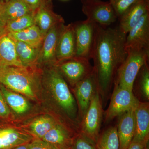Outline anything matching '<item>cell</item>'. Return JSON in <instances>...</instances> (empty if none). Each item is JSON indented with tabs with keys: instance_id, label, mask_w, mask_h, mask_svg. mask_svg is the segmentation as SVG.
<instances>
[{
	"instance_id": "6da1fadb",
	"label": "cell",
	"mask_w": 149,
	"mask_h": 149,
	"mask_svg": "<svg viewBox=\"0 0 149 149\" xmlns=\"http://www.w3.org/2000/svg\"><path fill=\"white\" fill-rule=\"evenodd\" d=\"M127 35L119 28L96 24L91 58L94 61L99 92L102 96L108 93L117 70L126 58Z\"/></svg>"
},
{
	"instance_id": "7a4b0ae2",
	"label": "cell",
	"mask_w": 149,
	"mask_h": 149,
	"mask_svg": "<svg viewBox=\"0 0 149 149\" xmlns=\"http://www.w3.org/2000/svg\"><path fill=\"white\" fill-rule=\"evenodd\" d=\"M46 82L68 130L74 135L80 133L81 121L76 100L56 67L48 70Z\"/></svg>"
},
{
	"instance_id": "3957f363",
	"label": "cell",
	"mask_w": 149,
	"mask_h": 149,
	"mask_svg": "<svg viewBox=\"0 0 149 149\" xmlns=\"http://www.w3.org/2000/svg\"><path fill=\"white\" fill-rule=\"evenodd\" d=\"M30 66L0 67V84L35 100L38 85L36 72Z\"/></svg>"
},
{
	"instance_id": "277c9868",
	"label": "cell",
	"mask_w": 149,
	"mask_h": 149,
	"mask_svg": "<svg viewBox=\"0 0 149 149\" xmlns=\"http://www.w3.org/2000/svg\"><path fill=\"white\" fill-rule=\"evenodd\" d=\"M125 61L117 70L115 85L133 91L134 82L141 68L149 60V50L127 51Z\"/></svg>"
},
{
	"instance_id": "5b68a950",
	"label": "cell",
	"mask_w": 149,
	"mask_h": 149,
	"mask_svg": "<svg viewBox=\"0 0 149 149\" xmlns=\"http://www.w3.org/2000/svg\"><path fill=\"white\" fill-rule=\"evenodd\" d=\"M102 114L100 94L98 91L93 97L80 125V133L96 144L100 135Z\"/></svg>"
},
{
	"instance_id": "8992f818",
	"label": "cell",
	"mask_w": 149,
	"mask_h": 149,
	"mask_svg": "<svg viewBox=\"0 0 149 149\" xmlns=\"http://www.w3.org/2000/svg\"><path fill=\"white\" fill-rule=\"evenodd\" d=\"M140 101L133 91L115 85L113 94L105 113V121L109 122L126 112L135 110Z\"/></svg>"
},
{
	"instance_id": "52a82bcc",
	"label": "cell",
	"mask_w": 149,
	"mask_h": 149,
	"mask_svg": "<svg viewBox=\"0 0 149 149\" xmlns=\"http://www.w3.org/2000/svg\"><path fill=\"white\" fill-rule=\"evenodd\" d=\"M97 23L88 19L73 24L76 42L75 56L91 59Z\"/></svg>"
},
{
	"instance_id": "ba28073f",
	"label": "cell",
	"mask_w": 149,
	"mask_h": 149,
	"mask_svg": "<svg viewBox=\"0 0 149 149\" xmlns=\"http://www.w3.org/2000/svg\"><path fill=\"white\" fill-rule=\"evenodd\" d=\"M56 67L63 77L64 76L74 86L91 74L94 69L89 60L76 56L57 63Z\"/></svg>"
},
{
	"instance_id": "9c48e42d",
	"label": "cell",
	"mask_w": 149,
	"mask_h": 149,
	"mask_svg": "<svg viewBox=\"0 0 149 149\" xmlns=\"http://www.w3.org/2000/svg\"><path fill=\"white\" fill-rule=\"evenodd\" d=\"M82 11L87 19L106 26L115 22L118 18L114 9L109 1L92 0L83 4Z\"/></svg>"
},
{
	"instance_id": "30bf717a",
	"label": "cell",
	"mask_w": 149,
	"mask_h": 149,
	"mask_svg": "<svg viewBox=\"0 0 149 149\" xmlns=\"http://www.w3.org/2000/svg\"><path fill=\"white\" fill-rule=\"evenodd\" d=\"M74 87V94L78 107V114L81 121L88 110L93 97L99 91L94 69L91 74L78 82Z\"/></svg>"
},
{
	"instance_id": "8fae6325",
	"label": "cell",
	"mask_w": 149,
	"mask_h": 149,
	"mask_svg": "<svg viewBox=\"0 0 149 149\" xmlns=\"http://www.w3.org/2000/svg\"><path fill=\"white\" fill-rule=\"evenodd\" d=\"M128 34L125 42L126 52L131 49L149 50V12L141 17Z\"/></svg>"
},
{
	"instance_id": "7c38bea8",
	"label": "cell",
	"mask_w": 149,
	"mask_h": 149,
	"mask_svg": "<svg viewBox=\"0 0 149 149\" xmlns=\"http://www.w3.org/2000/svg\"><path fill=\"white\" fill-rule=\"evenodd\" d=\"M64 22L54 25L44 37L37 63L56 64L57 48Z\"/></svg>"
},
{
	"instance_id": "4fadbf2b",
	"label": "cell",
	"mask_w": 149,
	"mask_h": 149,
	"mask_svg": "<svg viewBox=\"0 0 149 149\" xmlns=\"http://www.w3.org/2000/svg\"><path fill=\"white\" fill-rule=\"evenodd\" d=\"M76 42L73 24L64 26L62 30L57 48V63L75 56Z\"/></svg>"
},
{
	"instance_id": "5bb4252c",
	"label": "cell",
	"mask_w": 149,
	"mask_h": 149,
	"mask_svg": "<svg viewBox=\"0 0 149 149\" xmlns=\"http://www.w3.org/2000/svg\"><path fill=\"white\" fill-rule=\"evenodd\" d=\"M34 17L35 24L39 27L44 37L54 25L64 22L62 17L53 11L50 0H45L40 7L35 11Z\"/></svg>"
},
{
	"instance_id": "9a60e30c",
	"label": "cell",
	"mask_w": 149,
	"mask_h": 149,
	"mask_svg": "<svg viewBox=\"0 0 149 149\" xmlns=\"http://www.w3.org/2000/svg\"><path fill=\"white\" fill-rule=\"evenodd\" d=\"M149 12V0H140L130 7L119 18V29L123 33L127 34L141 17Z\"/></svg>"
},
{
	"instance_id": "2e32d148",
	"label": "cell",
	"mask_w": 149,
	"mask_h": 149,
	"mask_svg": "<svg viewBox=\"0 0 149 149\" xmlns=\"http://www.w3.org/2000/svg\"><path fill=\"white\" fill-rule=\"evenodd\" d=\"M117 127L119 142V149H127L133 140L136 129L135 110L120 115Z\"/></svg>"
},
{
	"instance_id": "e0dca14e",
	"label": "cell",
	"mask_w": 149,
	"mask_h": 149,
	"mask_svg": "<svg viewBox=\"0 0 149 149\" xmlns=\"http://www.w3.org/2000/svg\"><path fill=\"white\" fill-rule=\"evenodd\" d=\"M136 129L132 141L149 144V104L140 102L135 110Z\"/></svg>"
},
{
	"instance_id": "ac0fdd59",
	"label": "cell",
	"mask_w": 149,
	"mask_h": 149,
	"mask_svg": "<svg viewBox=\"0 0 149 149\" xmlns=\"http://www.w3.org/2000/svg\"><path fill=\"white\" fill-rule=\"evenodd\" d=\"M22 67L14 41L7 33L0 35V67Z\"/></svg>"
},
{
	"instance_id": "d6986e66",
	"label": "cell",
	"mask_w": 149,
	"mask_h": 149,
	"mask_svg": "<svg viewBox=\"0 0 149 149\" xmlns=\"http://www.w3.org/2000/svg\"><path fill=\"white\" fill-rule=\"evenodd\" d=\"M75 136L64 127L56 123L42 140L53 145L58 149H71Z\"/></svg>"
},
{
	"instance_id": "ffe728a7",
	"label": "cell",
	"mask_w": 149,
	"mask_h": 149,
	"mask_svg": "<svg viewBox=\"0 0 149 149\" xmlns=\"http://www.w3.org/2000/svg\"><path fill=\"white\" fill-rule=\"evenodd\" d=\"M33 139L30 134L15 128L0 129V149H13L19 145L30 143Z\"/></svg>"
},
{
	"instance_id": "44dd1931",
	"label": "cell",
	"mask_w": 149,
	"mask_h": 149,
	"mask_svg": "<svg viewBox=\"0 0 149 149\" xmlns=\"http://www.w3.org/2000/svg\"><path fill=\"white\" fill-rule=\"evenodd\" d=\"M33 11L23 0H10L2 4L1 13L3 20L7 22Z\"/></svg>"
},
{
	"instance_id": "7402d4cb",
	"label": "cell",
	"mask_w": 149,
	"mask_h": 149,
	"mask_svg": "<svg viewBox=\"0 0 149 149\" xmlns=\"http://www.w3.org/2000/svg\"><path fill=\"white\" fill-rule=\"evenodd\" d=\"M7 34L14 41L22 42L36 48L41 47L44 38L36 24L22 31Z\"/></svg>"
},
{
	"instance_id": "603a6c76",
	"label": "cell",
	"mask_w": 149,
	"mask_h": 149,
	"mask_svg": "<svg viewBox=\"0 0 149 149\" xmlns=\"http://www.w3.org/2000/svg\"><path fill=\"white\" fill-rule=\"evenodd\" d=\"M0 91L7 104L17 114H24L29 111L30 108L29 102L20 94L8 90L1 84H0Z\"/></svg>"
},
{
	"instance_id": "cb8c5ba5",
	"label": "cell",
	"mask_w": 149,
	"mask_h": 149,
	"mask_svg": "<svg viewBox=\"0 0 149 149\" xmlns=\"http://www.w3.org/2000/svg\"><path fill=\"white\" fill-rule=\"evenodd\" d=\"M14 42L17 54L22 66H32L37 64L41 48L35 47L19 41Z\"/></svg>"
},
{
	"instance_id": "d4e9b609",
	"label": "cell",
	"mask_w": 149,
	"mask_h": 149,
	"mask_svg": "<svg viewBox=\"0 0 149 149\" xmlns=\"http://www.w3.org/2000/svg\"><path fill=\"white\" fill-rule=\"evenodd\" d=\"M56 123L54 118L52 116H40L35 119L30 125V135L34 139H42L46 133Z\"/></svg>"
},
{
	"instance_id": "484cf974",
	"label": "cell",
	"mask_w": 149,
	"mask_h": 149,
	"mask_svg": "<svg viewBox=\"0 0 149 149\" xmlns=\"http://www.w3.org/2000/svg\"><path fill=\"white\" fill-rule=\"evenodd\" d=\"M97 149H119L117 127H110L100 135L96 143Z\"/></svg>"
},
{
	"instance_id": "4316f807",
	"label": "cell",
	"mask_w": 149,
	"mask_h": 149,
	"mask_svg": "<svg viewBox=\"0 0 149 149\" xmlns=\"http://www.w3.org/2000/svg\"><path fill=\"white\" fill-rule=\"evenodd\" d=\"M35 12H32L7 22L6 24V33L19 32L35 24Z\"/></svg>"
},
{
	"instance_id": "83f0119b",
	"label": "cell",
	"mask_w": 149,
	"mask_h": 149,
	"mask_svg": "<svg viewBox=\"0 0 149 149\" xmlns=\"http://www.w3.org/2000/svg\"><path fill=\"white\" fill-rule=\"evenodd\" d=\"M139 85L142 95L148 100L149 99V69L148 63L142 67L139 71Z\"/></svg>"
},
{
	"instance_id": "f1b7e54d",
	"label": "cell",
	"mask_w": 149,
	"mask_h": 149,
	"mask_svg": "<svg viewBox=\"0 0 149 149\" xmlns=\"http://www.w3.org/2000/svg\"><path fill=\"white\" fill-rule=\"evenodd\" d=\"M71 149H97L95 143L79 133L74 136Z\"/></svg>"
},
{
	"instance_id": "f546056e",
	"label": "cell",
	"mask_w": 149,
	"mask_h": 149,
	"mask_svg": "<svg viewBox=\"0 0 149 149\" xmlns=\"http://www.w3.org/2000/svg\"><path fill=\"white\" fill-rule=\"evenodd\" d=\"M140 0H109V2L114 9L117 17L121 15L130 7Z\"/></svg>"
},
{
	"instance_id": "4dcf8cb0",
	"label": "cell",
	"mask_w": 149,
	"mask_h": 149,
	"mask_svg": "<svg viewBox=\"0 0 149 149\" xmlns=\"http://www.w3.org/2000/svg\"><path fill=\"white\" fill-rule=\"evenodd\" d=\"M29 149H58L42 139H34L29 144Z\"/></svg>"
},
{
	"instance_id": "1f68e13d",
	"label": "cell",
	"mask_w": 149,
	"mask_h": 149,
	"mask_svg": "<svg viewBox=\"0 0 149 149\" xmlns=\"http://www.w3.org/2000/svg\"><path fill=\"white\" fill-rule=\"evenodd\" d=\"M9 109L8 106L2 93L0 91V116L2 117H7L10 114Z\"/></svg>"
},
{
	"instance_id": "d6a6232c",
	"label": "cell",
	"mask_w": 149,
	"mask_h": 149,
	"mask_svg": "<svg viewBox=\"0 0 149 149\" xmlns=\"http://www.w3.org/2000/svg\"><path fill=\"white\" fill-rule=\"evenodd\" d=\"M31 10L35 12L37 10L45 0H23Z\"/></svg>"
},
{
	"instance_id": "836d02e7",
	"label": "cell",
	"mask_w": 149,
	"mask_h": 149,
	"mask_svg": "<svg viewBox=\"0 0 149 149\" xmlns=\"http://www.w3.org/2000/svg\"><path fill=\"white\" fill-rule=\"evenodd\" d=\"M127 149H149V144H144L138 141H132Z\"/></svg>"
},
{
	"instance_id": "e575fe53",
	"label": "cell",
	"mask_w": 149,
	"mask_h": 149,
	"mask_svg": "<svg viewBox=\"0 0 149 149\" xmlns=\"http://www.w3.org/2000/svg\"><path fill=\"white\" fill-rule=\"evenodd\" d=\"M2 4L0 3V35L6 33V24L3 20L2 17L1 9Z\"/></svg>"
},
{
	"instance_id": "d590c367",
	"label": "cell",
	"mask_w": 149,
	"mask_h": 149,
	"mask_svg": "<svg viewBox=\"0 0 149 149\" xmlns=\"http://www.w3.org/2000/svg\"><path fill=\"white\" fill-rule=\"evenodd\" d=\"M29 143L19 145L14 148L13 149H29Z\"/></svg>"
},
{
	"instance_id": "8d00e7d4",
	"label": "cell",
	"mask_w": 149,
	"mask_h": 149,
	"mask_svg": "<svg viewBox=\"0 0 149 149\" xmlns=\"http://www.w3.org/2000/svg\"><path fill=\"white\" fill-rule=\"evenodd\" d=\"M9 1L10 0H0V3L1 4H3Z\"/></svg>"
},
{
	"instance_id": "74e56055",
	"label": "cell",
	"mask_w": 149,
	"mask_h": 149,
	"mask_svg": "<svg viewBox=\"0 0 149 149\" xmlns=\"http://www.w3.org/2000/svg\"><path fill=\"white\" fill-rule=\"evenodd\" d=\"M80 1H81V2L83 4L88 2L89 1H92V0H80Z\"/></svg>"
},
{
	"instance_id": "f35d334b",
	"label": "cell",
	"mask_w": 149,
	"mask_h": 149,
	"mask_svg": "<svg viewBox=\"0 0 149 149\" xmlns=\"http://www.w3.org/2000/svg\"><path fill=\"white\" fill-rule=\"evenodd\" d=\"M64 1H65V0H64Z\"/></svg>"
}]
</instances>
